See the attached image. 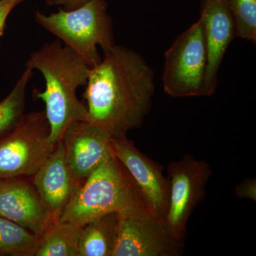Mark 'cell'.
<instances>
[{
  "instance_id": "cell-15",
  "label": "cell",
  "mask_w": 256,
  "mask_h": 256,
  "mask_svg": "<svg viewBox=\"0 0 256 256\" xmlns=\"http://www.w3.org/2000/svg\"><path fill=\"white\" fill-rule=\"evenodd\" d=\"M82 226L68 222H56L40 237L34 256H78Z\"/></svg>"
},
{
  "instance_id": "cell-12",
  "label": "cell",
  "mask_w": 256,
  "mask_h": 256,
  "mask_svg": "<svg viewBox=\"0 0 256 256\" xmlns=\"http://www.w3.org/2000/svg\"><path fill=\"white\" fill-rule=\"evenodd\" d=\"M207 50L205 96L214 94L218 74L227 48L237 37L236 28L226 0H202L200 16Z\"/></svg>"
},
{
  "instance_id": "cell-11",
  "label": "cell",
  "mask_w": 256,
  "mask_h": 256,
  "mask_svg": "<svg viewBox=\"0 0 256 256\" xmlns=\"http://www.w3.org/2000/svg\"><path fill=\"white\" fill-rule=\"evenodd\" d=\"M0 216L38 237L54 224L33 183L24 178L0 180Z\"/></svg>"
},
{
  "instance_id": "cell-8",
  "label": "cell",
  "mask_w": 256,
  "mask_h": 256,
  "mask_svg": "<svg viewBox=\"0 0 256 256\" xmlns=\"http://www.w3.org/2000/svg\"><path fill=\"white\" fill-rule=\"evenodd\" d=\"M183 250L164 220L153 215L119 216L112 256H178Z\"/></svg>"
},
{
  "instance_id": "cell-22",
  "label": "cell",
  "mask_w": 256,
  "mask_h": 256,
  "mask_svg": "<svg viewBox=\"0 0 256 256\" xmlns=\"http://www.w3.org/2000/svg\"><path fill=\"white\" fill-rule=\"evenodd\" d=\"M20 1L22 2L23 0H20ZM45 1H46V2L47 3V4H48L50 5V4H52V0H45Z\"/></svg>"
},
{
  "instance_id": "cell-17",
  "label": "cell",
  "mask_w": 256,
  "mask_h": 256,
  "mask_svg": "<svg viewBox=\"0 0 256 256\" xmlns=\"http://www.w3.org/2000/svg\"><path fill=\"white\" fill-rule=\"evenodd\" d=\"M33 76V69L26 67L9 95L0 102V140L9 134L22 118L26 86Z\"/></svg>"
},
{
  "instance_id": "cell-19",
  "label": "cell",
  "mask_w": 256,
  "mask_h": 256,
  "mask_svg": "<svg viewBox=\"0 0 256 256\" xmlns=\"http://www.w3.org/2000/svg\"><path fill=\"white\" fill-rule=\"evenodd\" d=\"M236 194L240 198L256 202V180L248 178L236 186Z\"/></svg>"
},
{
  "instance_id": "cell-16",
  "label": "cell",
  "mask_w": 256,
  "mask_h": 256,
  "mask_svg": "<svg viewBox=\"0 0 256 256\" xmlns=\"http://www.w3.org/2000/svg\"><path fill=\"white\" fill-rule=\"evenodd\" d=\"M40 237L0 216V256H34Z\"/></svg>"
},
{
  "instance_id": "cell-10",
  "label": "cell",
  "mask_w": 256,
  "mask_h": 256,
  "mask_svg": "<svg viewBox=\"0 0 256 256\" xmlns=\"http://www.w3.org/2000/svg\"><path fill=\"white\" fill-rule=\"evenodd\" d=\"M62 142L69 171L80 186L114 154L112 138L89 121L72 124Z\"/></svg>"
},
{
  "instance_id": "cell-6",
  "label": "cell",
  "mask_w": 256,
  "mask_h": 256,
  "mask_svg": "<svg viewBox=\"0 0 256 256\" xmlns=\"http://www.w3.org/2000/svg\"><path fill=\"white\" fill-rule=\"evenodd\" d=\"M50 133L45 111L24 114L0 140V180L33 176L56 146L48 140Z\"/></svg>"
},
{
  "instance_id": "cell-3",
  "label": "cell",
  "mask_w": 256,
  "mask_h": 256,
  "mask_svg": "<svg viewBox=\"0 0 256 256\" xmlns=\"http://www.w3.org/2000/svg\"><path fill=\"white\" fill-rule=\"evenodd\" d=\"M111 213L122 217L152 215L130 175L114 154L80 185L58 222L82 226Z\"/></svg>"
},
{
  "instance_id": "cell-1",
  "label": "cell",
  "mask_w": 256,
  "mask_h": 256,
  "mask_svg": "<svg viewBox=\"0 0 256 256\" xmlns=\"http://www.w3.org/2000/svg\"><path fill=\"white\" fill-rule=\"evenodd\" d=\"M154 79L139 54L114 45L90 69L84 94L89 122L112 138L140 127L151 109Z\"/></svg>"
},
{
  "instance_id": "cell-18",
  "label": "cell",
  "mask_w": 256,
  "mask_h": 256,
  "mask_svg": "<svg viewBox=\"0 0 256 256\" xmlns=\"http://www.w3.org/2000/svg\"><path fill=\"white\" fill-rule=\"evenodd\" d=\"M233 15L237 36L255 43L256 0H226Z\"/></svg>"
},
{
  "instance_id": "cell-13",
  "label": "cell",
  "mask_w": 256,
  "mask_h": 256,
  "mask_svg": "<svg viewBox=\"0 0 256 256\" xmlns=\"http://www.w3.org/2000/svg\"><path fill=\"white\" fill-rule=\"evenodd\" d=\"M32 178V183L54 223L58 222L64 208L80 188L67 166L62 141Z\"/></svg>"
},
{
  "instance_id": "cell-20",
  "label": "cell",
  "mask_w": 256,
  "mask_h": 256,
  "mask_svg": "<svg viewBox=\"0 0 256 256\" xmlns=\"http://www.w3.org/2000/svg\"><path fill=\"white\" fill-rule=\"evenodd\" d=\"M20 2V0H0V37L2 35L8 15L13 8Z\"/></svg>"
},
{
  "instance_id": "cell-14",
  "label": "cell",
  "mask_w": 256,
  "mask_h": 256,
  "mask_svg": "<svg viewBox=\"0 0 256 256\" xmlns=\"http://www.w3.org/2000/svg\"><path fill=\"white\" fill-rule=\"evenodd\" d=\"M118 222L119 215L111 213L82 226L78 256H112Z\"/></svg>"
},
{
  "instance_id": "cell-5",
  "label": "cell",
  "mask_w": 256,
  "mask_h": 256,
  "mask_svg": "<svg viewBox=\"0 0 256 256\" xmlns=\"http://www.w3.org/2000/svg\"><path fill=\"white\" fill-rule=\"evenodd\" d=\"M206 68V40L200 18L165 53L164 92L174 98L205 96Z\"/></svg>"
},
{
  "instance_id": "cell-7",
  "label": "cell",
  "mask_w": 256,
  "mask_h": 256,
  "mask_svg": "<svg viewBox=\"0 0 256 256\" xmlns=\"http://www.w3.org/2000/svg\"><path fill=\"white\" fill-rule=\"evenodd\" d=\"M212 174L207 162L196 160L191 154L168 165L170 198L165 222L178 242H184L188 220L204 198Z\"/></svg>"
},
{
  "instance_id": "cell-21",
  "label": "cell",
  "mask_w": 256,
  "mask_h": 256,
  "mask_svg": "<svg viewBox=\"0 0 256 256\" xmlns=\"http://www.w3.org/2000/svg\"><path fill=\"white\" fill-rule=\"evenodd\" d=\"M88 0H52L50 5H62L65 10H72L82 6Z\"/></svg>"
},
{
  "instance_id": "cell-2",
  "label": "cell",
  "mask_w": 256,
  "mask_h": 256,
  "mask_svg": "<svg viewBox=\"0 0 256 256\" xmlns=\"http://www.w3.org/2000/svg\"><path fill=\"white\" fill-rule=\"evenodd\" d=\"M26 67L40 70L46 82L44 92L35 89L34 95L46 106L50 126L48 140L57 144L66 131L78 121H88L87 108L78 100L77 89L86 86L90 68L82 57L60 40L46 43L30 54Z\"/></svg>"
},
{
  "instance_id": "cell-9",
  "label": "cell",
  "mask_w": 256,
  "mask_h": 256,
  "mask_svg": "<svg viewBox=\"0 0 256 256\" xmlns=\"http://www.w3.org/2000/svg\"><path fill=\"white\" fill-rule=\"evenodd\" d=\"M114 156L127 170L146 202L156 218L165 220L170 198V184L162 168L139 150L127 136L112 138Z\"/></svg>"
},
{
  "instance_id": "cell-4",
  "label": "cell",
  "mask_w": 256,
  "mask_h": 256,
  "mask_svg": "<svg viewBox=\"0 0 256 256\" xmlns=\"http://www.w3.org/2000/svg\"><path fill=\"white\" fill-rule=\"evenodd\" d=\"M36 22L54 34L92 68L100 63L98 46L104 52L114 46L111 18L104 0H88L72 10L60 9L50 15L37 12Z\"/></svg>"
}]
</instances>
